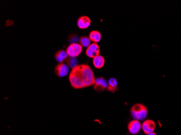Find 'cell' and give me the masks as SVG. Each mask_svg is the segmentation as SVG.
<instances>
[{"label": "cell", "instance_id": "1", "mask_svg": "<svg viewBox=\"0 0 181 135\" xmlns=\"http://www.w3.org/2000/svg\"><path fill=\"white\" fill-rule=\"evenodd\" d=\"M69 80L72 86L74 89H82L85 88L82 80L81 64L72 69L69 75Z\"/></svg>", "mask_w": 181, "mask_h": 135}, {"label": "cell", "instance_id": "2", "mask_svg": "<svg viewBox=\"0 0 181 135\" xmlns=\"http://www.w3.org/2000/svg\"><path fill=\"white\" fill-rule=\"evenodd\" d=\"M81 75L82 80L85 87L92 86L94 84L96 79L94 78L93 70L88 65L85 64H81Z\"/></svg>", "mask_w": 181, "mask_h": 135}, {"label": "cell", "instance_id": "3", "mask_svg": "<svg viewBox=\"0 0 181 135\" xmlns=\"http://www.w3.org/2000/svg\"><path fill=\"white\" fill-rule=\"evenodd\" d=\"M148 109L142 104H136L131 109V114L133 118L136 120H143L148 115Z\"/></svg>", "mask_w": 181, "mask_h": 135}, {"label": "cell", "instance_id": "4", "mask_svg": "<svg viewBox=\"0 0 181 135\" xmlns=\"http://www.w3.org/2000/svg\"><path fill=\"white\" fill-rule=\"evenodd\" d=\"M82 46L77 43L71 44L66 49V52L69 56L76 57L78 56L82 52Z\"/></svg>", "mask_w": 181, "mask_h": 135}, {"label": "cell", "instance_id": "5", "mask_svg": "<svg viewBox=\"0 0 181 135\" xmlns=\"http://www.w3.org/2000/svg\"><path fill=\"white\" fill-rule=\"evenodd\" d=\"M54 71L58 76L63 77L67 75V74H69V66L63 63H60L55 66Z\"/></svg>", "mask_w": 181, "mask_h": 135}, {"label": "cell", "instance_id": "6", "mask_svg": "<svg viewBox=\"0 0 181 135\" xmlns=\"http://www.w3.org/2000/svg\"><path fill=\"white\" fill-rule=\"evenodd\" d=\"M100 53L99 46L96 43H92L90 46L88 47L86 54L88 57L90 58H94L95 57L99 55Z\"/></svg>", "mask_w": 181, "mask_h": 135}, {"label": "cell", "instance_id": "7", "mask_svg": "<svg viewBox=\"0 0 181 135\" xmlns=\"http://www.w3.org/2000/svg\"><path fill=\"white\" fill-rule=\"evenodd\" d=\"M94 89L97 92H103L105 89L107 88V82L105 79L103 77H99L96 79L94 84Z\"/></svg>", "mask_w": 181, "mask_h": 135}, {"label": "cell", "instance_id": "8", "mask_svg": "<svg viewBox=\"0 0 181 135\" xmlns=\"http://www.w3.org/2000/svg\"><path fill=\"white\" fill-rule=\"evenodd\" d=\"M142 125L138 120H133L128 124V130L132 134H137L140 131Z\"/></svg>", "mask_w": 181, "mask_h": 135}, {"label": "cell", "instance_id": "9", "mask_svg": "<svg viewBox=\"0 0 181 135\" xmlns=\"http://www.w3.org/2000/svg\"><path fill=\"white\" fill-rule=\"evenodd\" d=\"M142 127L144 133L146 134H148L154 131L155 129H156V124L155 122L153 121L150 119H148L143 122Z\"/></svg>", "mask_w": 181, "mask_h": 135}, {"label": "cell", "instance_id": "10", "mask_svg": "<svg viewBox=\"0 0 181 135\" xmlns=\"http://www.w3.org/2000/svg\"><path fill=\"white\" fill-rule=\"evenodd\" d=\"M91 19L86 16H82L80 17L77 21V25L80 29H84L87 28L90 26Z\"/></svg>", "mask_w": 181, "mask_h": 135}, {"label": "cell", "instance_id": "11", "mask_svg": "<svg viewBox=\"0 0 181 135\" xmlns=\"http://www.w3.org/2000/svg\"><path fill=\"white\" fill-rule=\"evenodd\" d=\"M68 56V54L66 51L64 50H59L56 52L55 54V58L58 62L63 63L65 61Z\"/></svg>", "mask_w": 181, "mask_h": 135}, {"label": "cell", "instance_id": "12", "mask_svg": "<svg viewBox=\"0 0 181 135\" xmlns=\"http://www.w3.org/2000/svg\"><path fill=\"white\" fill-rule=\"evenodd\" d=\"M93 64L97 69H100L104 67L105 64V59L101 55H98L93 59Z\"/></svg>", "mask_w": 181, "mask_h": 135}, {"label": "cell", "instance_id": "13", "mask_svg": "<svg viewBox=\"0 0 181 135\" xmlns=\"http://www.w3.org/2000/svg\"><path fill=\"white\" fill-rule=\"evenodd\" d=\"M118 86V83L117 79L115 78H110L107 84V89L108 91L112 92H115L117 90Z\"/></svg>", "mask_w": 181, "mask_h": 135}, {"label": "cell", "instance_id": "14", "mask_svg": "<svg viewBox=\"0 0 181 135\" xmlns=\"http://www.w3.org/2000/svg\"><path fill=\"white\" fill-rule=\"evenodd\" d=\"M89 38L90 40L93 41L94 43H98L101 40L102 35L101 33L98 31L93 30L90 33Z\"/></svg>", "mask_w": 181, "mask_h": 135}, {"label": "cell", "instance_id": "15", "mask_svg": "<svg viewBox=\"0 0 181 135\" xmlns=\"http://www.w3.org/2000/svg\"><path fill=\"white\" fill-rule=\"evenodd\" d=\"M66 64L69 67L72 68V69L78 66V61L77 58L75 57H71L67 58L66 60Z\"/></svg>", "mask_w": 181, "mask_h": 135}, {"label": "cell", "instance_id": "16", "mask_svg": "<svg viewBox=\"0 0 181 135\" xmlns=\"http://www.w3.org/2000/svg\"><path fill=\"white\" fill-rule=\"evenodd\" d=\"M80 44L81 46L85 47V48H88L89 46H90L91 41L90 38H88L87 36H82L79 39Z\"/></svg>", "mask_w": 181, "mask_h": 135}, {"label": "cell", "instance_id": "17", "mask_svg": "<svg viewBox=\"0 0 181 135\" xmlns=\"http://www.w3.org/2000/svg\"><path fill=\"white\" fill-rule=\"evenodd\" d=\"M146 135H156V134L155 132H151V133H149V134H148Z\"/></svg>", "mask_w": 181, "mask_h": 135}]
</instances>
